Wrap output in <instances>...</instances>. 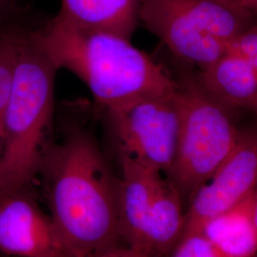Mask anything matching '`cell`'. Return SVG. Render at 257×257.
<instances>
[{"label": "cell", "mask_w": 257, "mask_h": 257, "mask_svg": "<svg viewBox=\"0 0 257 257\" xmlns=\"http://www.w3.org/2000/svg\"><path fill=\"white\" fill-rule=\"evenodd\" d=\"M0 252L7 257H74L33 185L0 193Z\"/></svg>", "instance_id": "obj_9"}, {"label": "cell", "mask_w": 257, "mask_h": 257, "mask_svg": "<svg viewBox=\"0 0 257 257\" xmlns=\"http://www.w3.org/2000/svg\"><path fill=\"white\" fill-rule=\"evenodd\" d=\"M19 10L17 0H0V22L9 19Z\"/></svg>", "instance_id": "obj_17"}, {"label": "cell", "mask_w": 257, "mask_h": 257, "mask_svg": "<svg viewBox=\"0 0 257 257\" xmlns=\"http://www.w3.org/2000/svg\"><path fill=\"white\" fill-rule=\"evenodd\" d=\"M106 112L119 157L167 175L174 162L180 125L177 92L141 97Z\"/></svg>", "instance_id": "obj_7"}, {"label": "cell", "mask_w": 257, "mask_h": 257, "mask_svg": "<svg viewBox=\"0 0 257 257\" xmlns=\"http://www.w3.org/2000/svg\"><path fill=\"white\" fill-rule=\"evenodd\" d=\"M199 231L226 257H255L257 190L229 210L207 221Z\"/></svg>", "instance_id": "obj_11"}, {"label": "cell", "mask_w": 257, "mask_h": 257, "mask_svg": "<svg viewBox=\"0 0 257 257\" xmlns=\"http://www.w3.org/2000/svg\"><path fill=\"white\" fill-rule=\"evenodd\" d=\"M52 137L38 175L49 215L74 257H86L121 243L118 175H114L92 131L67 118Z\"/></svg>", "instance_id": "obj_1"}, {"label": "cell", "mask_w": 257, "mask_h": 257, "mask_svg": "<svg viewBox=\"0 0 257 257\" xmlns=\"http://www.w3.org/2000/svg\"><path fill=\"white\" fill-rule=\"evenodd\" d=\"M32 22L20 47L9 99L1 119L0 193L31 186L54 134L58 69Z\"/></svg>", "instance_id": "obj_3"}, {"label": "cell", "mask_w": 257, "mask_h": 257, "mask_svg": "<svg viewBox=\"0 0 257 257\" xmlns=\"http://www.w3.org/2000/svg\"><path fill=\"white\" fill-rule=\"evenodd\" d=\"M86 257H149L146 254L130 248L127 245L120 243L117 246L105 249L95 254Z\"/></svg>", "instance_id": "obj_16"}, {"label": "cell", "mask_w": 257, "mask_h": 257, "mask_svg": "<svg viewBox=\"0 0 257 257\" xmlns=\"http://www.w3.org/2000/svg\"><path fill=\"white\" fill-rule=\"evenodd\" d=\"M234 55L257 61V27L249 28L234 37L227 47L226 51Z\"/></svg>", "instance_id": "obj_15"}, {"label": "cell", "mask_w": 257, "mask_h": 257, "mask_svg": "<svg viewBox=\"0 0 257 257\" xmlns=\"http://www.w3.org/2000/svg\"><path fill=\"white\" fill-rule=\"evenodd\" d=\"M180 125L174 162L166 177L175 186L185 209L193 194L230 156L241 128L236 111L215 100L190 67L176 78Z\"/></svg>", "instance_id": "obj_4"}, {"label": "cell", "mask_w": 257, "mask_h": 257, "mask_svg": "<svg viewBox=\"0 0 257 257\" xmlns=\"http://www.w3.org/2000/svg\"><path fill=\"white\" fill-rule=\"evenodd\" d=\"M256 134L252 130H242L230 156L187 205L182 235L200 230L207 221L242 201L256 190Z\"/></svg>", "instance_id": "obj_8"}, {"label": "cell", "mask_w": 257, "mask_h": 257, "mask_svg": "<svg viewBox=\"0 0 257 257\" xmlns=\"http://www.w3.org/2000/svg\"><path fill=\"white\" fill-rule=\"evenodd\" d=\"M171 254L172 257H226L199 230L182 235Z\"/></svg>", "instance_id": "obj_14"}, {"label": "cell", "mask_w": 257, "mask_h": 257, "mask_svg": "<svg viewBox=\"0 0 257 257\" xmlns=\"http://www.w3.org/2000/svg\"><path fill=\"white\" fill-rule=\"evenodd\" d=\"M31 24L23 9L0 22V126L14 82L21 43Z\"/></svg>", "instance_id": "obj_13"}, {"label": "cell", "mask_w": 257, "mask_h": 257, "mask_svg": "<svg viewBox=\"0 0 257 257\" xmlns=\"http://www.w3.org/2000/svg\"><path fill=\"white\" fill-rule=\"evenodd\" d=\"M141 0H61L57 14L78 27L132 39Z\"/></svg>", "instance_id": "obj_12"}, {"label": "cell", "mask_w": 257, "mask_h": 257, "mask_svg": "<svg viewBox=\"0 0 257 257\" xmlns=\"http://www.w3.org/2000/svg\"><path fill=\"white\" fill-rule=\"evenodd\" d=\"M37 35L55 67L82 80L100 109L177 92L176 78L131 39L78 27L58 15L38 23Z\"/></svg>", "instance_id": "obj_2"}, {"label": "cell", "mask_w": 257, "mask_h": 257, "mask_svg": "<svg viewBox=\"0 0 257 257\" xmlns=\"http://www.w3.org/2000/svg\"><path fill=\"white\" fill-rule=\"evenodd\" d=\"M139 22L188 67L200 71L256 25V14L222 0H141Z\"/></svg>", "instance_id": "obj_5"}, {"label": "cell", "mask_w": 257, "mask_h": 257, "mask_svg": "<svg viewBox=\"0 0 257 257\" xmlns=\"http://www.w3.org/2000/svg\"><path fill=\"white\" fill-rule=\"evenodd\" d=\"M195 74L203 89L230 110H256L257 61L225 52Z\"/></svg>", "instance_id": "obj_10"}, {"label": "cell", "mask_w": 257, "mask_h": 257, "mask_svg": "<svg viewBox=\"0 0 257 257\" xmlns=\"http://www.w3.org/2000/svg\"><path fill=\"white\" fill-rule=\"evenodd\" d=\"M121 243L149 257L171 254L183 233L185 206L164 174L119 157Z\"/></svg>", "instance_id": "obj_6"}, {"label": "cell", "mask_w": 257, "mask_h": 257, "mask_svg": "<svg viewBox=\"0 0 257 257\" xmlns=\"http://www.w3.org/2000/svg\"><path fill=\"white\" fill-rule=\"evenodd\" d=\"M229 4L230 6H233L235 8L249 12L252 14L257 13V0H222Z\"/></svg>", "instance_id": "obj_18"}]
</instances>
